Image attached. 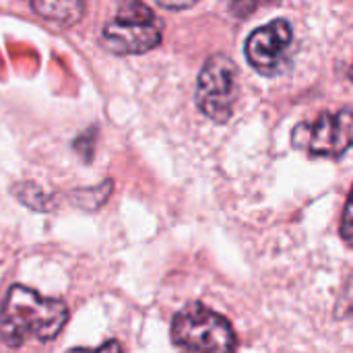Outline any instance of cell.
Listing matches in <instances>:
<instances>
[{
    "mask_svg": "<svg viewBox=\"0 0 353 353\" xmlns=\"http://www.w3.org/2000/svg\"><path fill=\"white\" fill-rule=\"evenodd\" d=\"M31 8L41 17L56 21L60 25H72L85 12L83 2H33Z\"/></svg>",
    "mask_w": 353,
    "mask_h": 353,
    "instance_id": "52a82bcc",
    "label": "cell"
},
{
    "mask_svg": "<svg viewBox=\"0 0 353 353\" xmlns=\"http://www.w3.org/2000/svg\"><path fill=\"white\" fill-rule=\"evenodd\" d=\"M172 339L186 353H236L238 347L230 321L203 304H190L174 319Z\"/></svg>",
    "mask_w": 353,
    "mask_h": 353,
    "instance_id": "7a4b0ae2",
    "label": "cell"
},
{
    "mask_svg": "<svg viewBox=\"0 0 353 353\" xmlns=\"http://www.w3.org/2000/svg\"><path fill=\"white\" fill-rule=\"evenodd\" d=\"M341 238L343 242L353 248V188L350 192V199H347V205H345V211H343V219H341Z\"/></svg>",
    "mask_w": 353,
    "mask_h": 353,
    "instance_id": "ba28073f",
    "label": "cell"
},
{
    "mask_svg": "<svg viewBox=\"0 0 353 353\" xmlns=\"http://www.w3.org/2000/svg\"><path fill=\"white\" fill-rule=\"evenodd\" d=\"M66 319L68 308L62 300L12 285L0 310V341L8 347H19L27 339L50 341L62 331Z\"/></svg>",
    "mask_w": 353,
    "mask_h": 353,
    "instance_id": "6da1fadb",
    "label": "cell"
},
{
    "mask_svg": "<svg viewBox=\"0 0 353 353\" xmlns=\"http://www.w3.org/2000/svg\"><path fill=\"white\" fill-rule=\"evenodd\" d=\"M350 300H352V306H353V283H352V296H350Z\"/></svg>",
    "mask_w": 353,
    "mask_h": 353,
    "instance_id": "7c38bea8",
    "label": "cell"
},
{
    "mask_svg": "<svg viewBox=\"0 0 353 353\" xmlns=\"http://www.w3.org/2000/svg\"><path fill=\"white\" fill-rule=\"evenodd\" d=\"M238 99V68L223 56H211L196 83V105L199 110L217 124H223L232 118L234 105Z\"/></svg>",
    "mask_w": 353,
    "mask_h": 353,
    "instance_id": "277c9868",
    "label": "cell"
},
{
    "mask_svg": "<svg viewBox=\"0 0 353 353\" xmlns=\"http://www.w3.org/2000/svg\"><path fill=\"white\" fill-rule=\"evenodd\" d=\"M68 353H122L120 345L116 341H108L105 345H101L99 350H85V347H79V350H70Z\"/></svg>",
    "mask_w": 353,
    "mask_h": 353,
    "instance_id": "9c48e42d",
    "label": "cell"
},
{
    "mask_svg": "<svg viewBox=\"0 0 353 353\" xmlns=\"http://www.w3.org/2000/svg\"><path fill=\"white\" fill-rule=\"evenodd\" d=\"M292 145L316 157L343 155L353 145V110L325 112L312 122H300L292 132Z\"/></svg>",
    "mask_w": 353,
    "mask_h": 353,
    "instance_id": "5b68a950",
    "label": "cell"
},
{
    "mask_svg": "<svg viewBox=\"0 0 353 353\" xmlns=\"http://www.w3.org/2000/svg\"><path fill=\"white\" fill-rule=\"evenodd\" d=\"M350 79H352V81H353V66H352V68H350Z\"/></svg>",
    "mask_w": 353,
    "mask_h": 353,
    "instance_id": "8fae6325",
    "label": "cell"
},
{
    "mask_svg": "<svg viewBox=\"0 0 353 353\" xmlns=\"http://www.w3.org/2000/svg\"><path fill=\"white\" fill-rule=\"evenodd\" d=\"M159 6L163 8H170V10H182V8H190L192 2H186V4H170V2H159Z\"/></svg>",
    "mask_w": 353,
    "mask_h": 353,
    "instance_id": "30bf717a",
    "label": "cell"
},
{
    "mask_svg": "<svg viewBox=\"0 0 353 353\" xmlns=\"http://www.w3.org/2000/svg\"><path fill=\"white\" fill-rule=\"evenodd\" d=\"M292 39V25L285 19H275L250 33L246 39V58L256 72L273 77L283 68Z\"/></svg>",
    "mask_w": 353,
    "mask_h": 353,
    "instance_id": "8992f818",
    "label": "cell"
},
{
    "mask_svg": "<svg viewBox=\"0 0 353 353\" xmlns=\"http://www.w3.org/2000/svg\"><path fill=\"white\" fill-rule=\"evenodd\" d=\"M163 25L143 2H124L101 31V43L114 54H143L159 46Z\"/></svg>",
    "mask_w": 353,
    "mask_h": 353,
    "instance_id": "3957f363",
    "label": "cell"
}]
</instances>
